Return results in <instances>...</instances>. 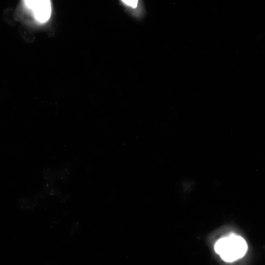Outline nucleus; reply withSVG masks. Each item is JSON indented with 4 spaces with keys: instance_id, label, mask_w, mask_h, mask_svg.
<instances>
[{
    "instance_id": "nucleus-3",
    "label": "nucleus",
    "mask_w": 265,
    "mask_h": 265,
    "mask_svg": "<svg viewBox=\"0 0 265 265\" xmlns=\"http://www.w3.org/2000/svg\"><path fill=\"white\" fill-rule=\"evenodd\" d=\"M121 4L125 9L133 16L140 18L144 14L142 2L139 0H121Z\"/></svg>"
},
{
    "instance_id": "nucleus-4",
    "label": "nucleus",
    "mask_w": 265,
    "mask_h": 265,
    "mask_svg": "<svg viewBox=\"0 0 265 265\" xmlns=\"http://www.w3.org/2000/svg\"><path fill=\"white\" fill-rule=\"evenodd\" d=\"M19 208L23 211H33L37 206V202L31 198L22 197L17 203Z\"/></svg>"
},
{
    "instance_id": "nucleus-1",
    "label": "nucleus",
    "mask_w": 265,
    "mask_h": 265,
    "mask_svg": "<svg viewBox=\"0 0 265 265\" xmlns=\"http://www.w3.org/2000/svg\"><path fill=\"white\" fill-rule=\"evenodd\" d=\"M214 250L223 261L232 262L244 256L247 244L242 237L232 234L217 240L214 245Z\"/></svg>"
},
{
    "instance_id": "nucleus-7",
    "label": "nucleus",
    "mask_w": 265,
    "mask_h": 265,
    "mask_svg": "<svg viewBox=\"0 0 265 265\" xmlns=\"http://www.w3.org/2000/svg\"><path fill=\"white\" fill-rule=\"evenodd\" d=\"M57 179L63 181L67 180L69 176V170L67 167H60L56 171Z\"/></svg>"
},
{
    "instance_id": "nucleus-5",
    "label": "nucleus",
    "mask_w": 265,
    "mask_h": 265,
    "mask_svg": "<svg viewBox=\"0 0 265 265\" xmlns=\"http://www.w3.org/2000/svg\"><path fill=\"white\" fill-rule=\"evenodd\" d=\"M43 189L44 192L50 196H58L61 194L59 188L53 183L47 182L43 186Z\"/></svg>"
},
{
    "instance_id": "nucleus-2",
    "label": "nucleus",
    "mask_w": 265,
    "mask_h": 265,
    "mask_svg": "<svg viewBox=\"0 0 265 265\" xmlns=\"http://www.w3.org/2000/svg\"><path fill=\"white\" fill-rule=\"evenodd\" d=\"M26 7L31 11L34 19L38 22H47L51 14V3L48 0H26L24 1Z\"/></svg>"
},
{
    "instance_id": "nucleus-6",
    "label": "nucleus",
    "mask_w": 265,
    "mask_h": 265,
    "mask_svg": "<svg viewBox=\"0 0 265 265\" xmlns=\"http://www.w3.org/2000/svg\"><path fill=\"white\" fill-rule=\"evenodd\" d=\"M43 177L47 183L54 184L57 180L56 171L51 168H45L42 173Z\"/></svg>"
}]
</instances>
